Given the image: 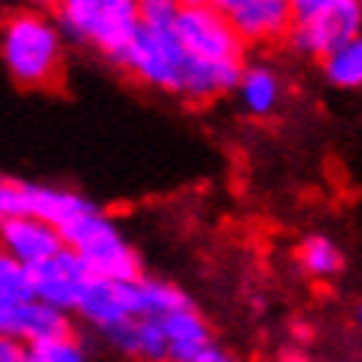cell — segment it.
<instances>
[{
  "label": "cell",
  "mask_w": 362,
  "mask_h": 362,
  "mask_svg": "<svg viewBox=\"0 0 362 362\" xmlns=\"http://www.w3.org/2000/svg\"><path fill=\"white\" fill-rule=\"evenodd\" d=\"M230 22L246 43H264L288 37L295 28V10L292 0H246L240 10L230 13Z\"/></svg>",
  "instance_id": "obj_12"
},
{
  "label": "cell",
  "mask_w": 362,
  "mask_h": 362,
  "mask_svg": "<svg viewBox=\"0 0 362 362\" xmlns=\"http://www.w3.org/2000/svg\"><path fill=\"white\" fill-rule=\"evenodd\" d=\"M34 274V292H37V301L49 304V307H59V310H77V301H80V292H83L86 279L93 276L89 267L80 261L77 252L65 249L62 255H56L52 261L40 267H31Z\"/></svg>",
  "instance_id": "obj_11"
},
{
  "label": "cell",
  "mask_w": 362,
  "mask_h": 362,
  "mask_svg": "<svg viewBox=\"0 0 362 362\" xmlns=\"http://www.w3.org/2000/svg\"><path fill=\"white\" fill-rule=\"evenodd\" d=\"M356 325H359V332H362V304L356 307Z\"/></svg>",
  "instance_id": "obj_26"
},
{
  "label": "cell",
  "mask_w": 362,
  "mask_h": 362,
  "mask_svg": "<svg viewBox=\"0 0 362 362\" xmlns=\"http://www.w3.org/2000/svg\"><path fill=\"white\" fill-rule=\"evenodd\" d=\"M65 240V249L77 252L80 261L89 267L93 276L114 279V283H132L141 279V258L132 249V243L123 237V230L114 224V218L89 203L77 218H71L59 230Z\"/></svg>",
  "instance_id": "obj_4"
},
{
  "label": "cell",
  "mask_w": 362,
  "mask_h": 362,
  "mask_svg": "<svg viewBox=\"0 0 362 362\" xmlns=\"http://www.w3.org/2000/svg\"><path fill=\"white\" fill-rule=\"evenodd\" d=\"M120 68L160 93L187 102H212L237 89L246 65H215V62L194 59L172 28H141L135 43L126 49Z\"/></svg>",
  "instance_id": "obj_1"
},
{
  "label": "cell",
  "mask_w": 362,
  "mask_h": 362,
  "mask_svg": "<svg viewBox=\"0 0 362 362\" xmlns=\"http://www.w3.org/2000/svg\"><path fill=\"white\" fill-rule=\"evenodd\" d=\"M25 356H28V347H25V344L10 341V338L0 341V362H25Z\"/></svg>",
  "instance_id": "obj_22"
},
{
  "label": "cell",
  "mask_w": 362,
  "mask_h": 362,
  "mask_svg": "<svg viewBox=\"0 0 362 362\" xmlns=\"http://www.w3.org/2000/svg\"><path fill=\"white\" fill-rule=\"evenodd\" d=\"M194 362H240L237 356H233V353L228 350V347H221V344H209V347H206L200 356H197Z\"/></svg>",
  "instance_id": "obj_23"
},
{
  "label": "cell",
  "mask_w": 362,
  "mask_h": 362,
  "mask_svg": "<svg viewBox=\"0 0 362 362\" xmlns=\"http://www.w3.org/2000/svg\"><path fill=\"white\" fill-rule=\"evenodd\" d=\"M25 362H93V359H89L83 344H80L74 334H68V338H56V341L28 347Z\"/></svg>",
  "instance_id": "obj_19"
},
{
  "label": "cell",
  "mask_w": 362,
  "mask_h": 362,
  "mask_svg": "<svg viewBox=\"0 0 362 362\" xmlns=\"http://www.w3.org/2000/svg\"><path fill=\"white\" fill-rule=\"evenodd\" d=\"M0 59L19 89H56L65 80V34L40 10H16L0 31Z\"/></svg>",
  "instance_id": "obj_2"
},
{
  "label": "cell",
  "mask_w": 362,
  "mask_h": 362,
  "mask_svg": "<svg viewBox=\"0 0 362 362\" xmlns=\"http://www.w3.org/2000/svg\"><path fill=\"white\" fill-rule=\"evenodd\" d=\"M0 243L4 255L19 261L25 267H40L65 252L59 228L40 218H4L0 221Z\"/></svg>",
  "instance_id": "obj_10"
},
{
  "label": "cell",
  "mask_w": 362,
  "mask_h": 362,
  "mask_svg": "<svg viewBox=\"0 0 362 362\" xmlns=\"http://www.w3.org/2000/svg\"><path fill=\"white\" fill-rule=\"evenodd\" d=\"M181 10H185L181 0H139L141 28H172Z\"/></svg>",
  "instance_id": "obj_20"
},
{
  "label": "cell",
  "mask_w": 362,
  "mask_h": 362,
  "mask_svg": "<svg viewBox=\"0 0 362 362\" xmlns=\"http://www.w3.org/2000/svg\"><path fill=\"white\" fill-rule=\"evenodd\" d=\"M185 6H212V10H218V13H233V10H240L246 0H181Z\"/></svg>",
  "instance_id": "obj_24"
},
{
  "label": "cell",
  "mask_w": 362,
  "mask_h": 362,
  "mask_svg": "<svg viewBox=\"0 0 362 362\" xmlns=\"http://www.w3.org/2000/svg\"><path fill=\"white\" fill-rule=\"evenodd\" d=\"M172 31L194 59L215 62V65H243L246 40L233 28L228 13H218L212 6H185Z\"/></svg>",
  "instance_id": "obj_5"
},
{
  "label": "cell",
  "mask_w": 362,
  "mask_h": 362,
  "mask_svg": "<svg viewBox=\"0 0 362 362\" xmlns=\"http://www.w3.org/2000/svg\"><path fill=\"white\" fill-rule=\"evenodd\" d=\"M163 362H175V359H163Z\"/></svg>",
  "instance_id": "obj_28"
},
{
  "label": "cell",
  "mask_w": 362,
  "mask_h": 362,
  "mask_svg": "<svg viewBox=\"0 0 362 362\" xmlns=\"http://www.w3.org/2000/svg\"><path fill=\"white\" fill-rule=\"evenodd\" d=\"M356 4H359V10H362V0H356Z\"/></svg>",
  "instance_id": "obj_27"
},
{
  "label": "cell",
  "mask_w": 362,
  "mask_h": 362,
  "mask_svg": "<svg viewBox=\"0 0 362 362\" xmlns=\"http://www.w3.org/2000/svg\"><path fill=\"white\" fill-rule=\"evenodd\" d=\"M74 313H80L102 334L117 329V325H123V322H129V320H141L135 279L132 283H114V279L89 276L83 292H80V301H77Z\"/></svg>",
  "instance_id": "obj_8"
},
{
  "label": "cell",
  "mask_w": 362,
  "mask_h": 362,
  "mask_svg": "<svg viewBox=\"0 0 362 362\" xmlns=\"http://www.w3.org/2000/svg\"><path fill=\"white\" fill-rule=\"evenodd\" d=\"M56 22L65 37L120 65L141 34L139 0H59Z\"/></svg>",
  "instance_id": "obj_3"
},
{
  "label": "cell",
  "mask_w": 362,
  "mask_h": 362,
  "mask_svg": "<svg viewBox=\"0 0 362 362\" xmlns=\"http://www.w3.org/2000/svg\"><path fill=\"white\" fill-rule=\"evenodd\" d=\"M322 77L329 80L334 89H347L356 93L362 89V37L350 40L347 47L334 49L332 56L322 59Z\"/></svg>",
  "instance_id": "obj_17"
},
{
  "label": "cell",
  "mask_w": 362,
  "mask_h": 362,
  "mask_svg": "<svg viewBox=\"0 0 362 362\" xmlns=\"http://www.w3.org/2000/svg\"><path fill=\"white\" fill-rule=\"evenodd\" d=\"M34 274L31 267L13 261L10 255L0 258V307H13V304H25L34 301Z\"/></svg>",
  "instance_id": "obj_18"
},
{
  "label": "cell",
  "mask_w": 362,
  "mask_h": 362,
  "mask_svg": "<svg viewBox=\"0 0 362 362\" xmlns=\"http://www.w3.org/2000/svg\"><path fill=\"white\" fill-rule=\"evenodd\" d=\"M28 10H40V13H47V10H56L59 6V0H22Z\"/></svg>",
  "instance_id": "obj_25"
},
{
  "label": "cell",
  "mask_w": 362,
  "mask_h": 362,
  "mask_svg": "<svg viewBox=\"0 0 362 362\" xmlns=\"http://www.w3.org/2000/svg\"><path fill=\"white\" fill-rule=\"evenodd\" d=\"M86 206L89 200L68 191V187L43 185V181H25V178L0 181V215L4 218H40L62 230Z\"/></svg>",
  "instance_id": "obj_6"
},
{
  "label": "cell",
  "mask_w": 362,
  "mask_h": 362,
  "mask_svg": "<svg viewBox=\"0 0 362 362\" xmlns=\"http://www.w3.org/2000/svg\"><path fill=\"white\" fill-rule=\"evenodd\" d=\"M0 334L10 341L25 344V347H34V344L68 338L71 320L65 310L49 307L34 298V301H25V304L0 307Z\"/></svg>",
  "instance_id": "obj_9"
},
{
  "label": "cell",
  "mask_w": 362,
  "mask_h": 362,
  "mask_svg": "<svg viewBox=\"0 0 362 362\" xmlns=\"http://www.w3.org/2000/svg\"><path fill=\"white\" fill-rule=\"evenodd\" d=\"M233 93H237V102L249 117L267 120V117H274L279 111V105H283V77L276 74L274 65L255 62V65L243 68V77Z\"/></svg>",
  "instance_id": "obj_13"
},
{
  "label": "cell",
  "mask_w": 362,
  "mask_h": 362,
  "mask_svg": "<svg viewBox=\"0 0 362 362\" xmlns=\"http://www.w3.org/2000/svg\"><path fill=\"white\" fill-rule=\"evenodd\" d=\"M298 264H301L304 274H310L316 279H332L344 270V252L332 237L310 233L298 246Z\"/></svg>",
  "instance_id": "obj_16"
},
{
  "label": "cell",
  "mask_w": 362,
  "mask_h": 362,
  "mask_svg": "<svg viewBox=\"0 0 362 362\" xmlns=\"http://www.w3.org/2000/svg\"><path fill=\"white\" fill-rule=\"evenodd\" d=\"M163 332L169 341V359L175 362H194L212 344L209 322L194 307H181V310L163 316Z\"/></svg>",
  "instance_id": "obj_15"
},
{
  "label": "cell",
  "mask_w": 362,
  "mask_h": 362,
  "mask_svg": "<svg viewBox=\"0 0 362 362\" xmlns=\"http://www.w3.org/2000/svg\"><path fill=\"white\" fill-rule=\"evenodd\" d=\"M362 37V10L356 0H341L320 19L295 25L288 31V47L301 56H332L334 49L347 47L350 40Z\"/></svg>",
  "instance_id": "obj_7"
},
{
  "label": "cell",
  "mask_w": 362,
  "mask_h": 362,
  "mask_svg": "<svg viewBox=\"0 0 362 362\" xmlns=\"http://www.w3.org/2000/svg\"><path fill=\"white\" fill-rule=\"evenodd\" d=\"M102 338L126 359H141V362L169 359V341L166 332H163V320H129L111 332H105Z\"/></svg>",
  "instance_id": "obj_14"
},
{
  "label": "cell",
  "mask_w": 362,
  "mask_h": 362,
  "mask_svg": "<svg viewBox=\"0 0 362 362\" xmlns=\"http://www.w3.org/2000/svg\"><path fill=\"white\" fill-rule=\"evenodd\" d=\"M334 4H341V0H292L295 25H307V22L320 19V16H322V13H329Z\"/></svg>",
  "instance_id": "obj_21"
}]
</instances>
